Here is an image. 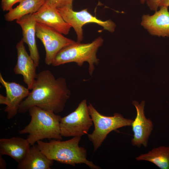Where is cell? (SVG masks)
<instances>
[{"label":"cell","instance_id":"cell-1","mask_svg":"<svg viewBox=\"0 0 169 169\" xmlns=\"http://www.w3.org/2000/svg\"><path fill=\"white\" fill-rule=\"evenodd\" d=\"M32 90L20 104L19 113H24L31 107L37 106L55 114L59 113L63 110L70 95L65 79L62 77L56 79L48 69L37 74Z\"/></svg>","mask_w":169,"mask_h":169},{"label":"cell","instance_id":"cell-2","mask_svg":"<svg viewBox=\"0 0 169 169\" xmlns=\"http://www.w3.org/2000/svg\"><path fill=\"white\" fill-rule=\"evenodd\" d=\"M81 138V137H74L65 141L53 139L48 142L40 140L37 142V146L50 160L73 166L83 163L92 169H100L87 159L86 150L79 146Z\"/></svg>","mask_w":169,"mask_h":169},{"label":"cell","instance_id":"cell-3","mask_svg":"<svg viewBox=\"0 0 169 169\" xmlns=\"http://www.w3.org/2000/svg\"><path fill=\"white\" fill-rule=\"evenodd\" d=\"M28 111L31 116L30 122L19 132L21 134H28L27 139L31 145L44 139H62L60 115L37 106L31 107Z\"/></svg>","mask_w":169,"mask_h":169},{"label":"cell","instance_id":"cell-4","mask_svg":"<svg viewBox=\"0 0 169 169\" xmlns=\"http://www.w3.org/2000/svg\"><path fill=\"white\" fill-rule=\"evenodd\" d=\"M103 43V39L100 36L90 43L75 42L61 49L55 56L51 65L56 66L75 62L81 67L84 62H87L89 65V73L92 76L95 69V65L99 63L96 54Z\"/></svg>","mask_w":169,"mask_h":169},{"label":"cell","instance_id":"cell-5","mask_svg":"<svg viewBox=\"0 0 169 169\" xmlns=\"http://www.w3.org/2000/svg\"><path fill=\"white\" fill-rule=\"evenodd\" d=\"M89 111L94 124L92 132L88 135L89 140L93 146L94 152L101 145L107 135L111 131L123 127L131 126L133 120L124 118L118 113L109 116L100 114L90 104Z\"/></svg>","mask_w":169,"mask_h":169},{"label":"cell","instance_id":"cell-6","mask_svg":"<svg viewBox=\"0 0 169 169\" xmlns=\"http://www.w3.org/2000/svg\"><path fill=\"white\" fill-rule=\"evenodd\" d=\"M93 124L86 100H83L74 111L61 118V135L65 137H81L88 134Z\"/></svg>","mask_w":169,"mask_h":169},{"label":"cell","instance_id":"cell-7","mask_svg":"<svg viewBox=\"0 0 169 169\" xmlns=\"http://www.w3.org/2000/svg\"><path fill=\"white\" fill-rule=\"evenodd\" d=\"M65 21L70 24L75 31L77 42H81L83 38L82 27L90 23H96L102 27L104 29L113 33L116 27L115 23L111 20L102 21L92 15L87 8L79 11L73 8H64L58 9Z\"/></svg>","mask_w":169,"mask_h":169},{"label":"cell","instance_id":"cell-8","mask_svg":"<svg viewBox=\"0 0 169 169\" xmlns=\"http://www.w3.org/2000/svg\"><path fill=\"white\" fill-rule=\"evenodd\" d=\"M36 35L44 46L45 62L48 65L52 64L55 56L61 49L75 42L55 30L37 22Z\"/></svg>","mask_w":169,"mask_h":169},{"label":"cell","instance_id":"cell-9","mask_svg":"<svg viewBox=\"0 0 169 169\" xmlns=\"http://www.w3.org/2000/svg\"><path fill=\"white\" fill-rule=\"evenodd\" d=\"M0 82L5 88L6 96L0 94V104L6 105L4 111L7 113V117L10 119L16 115L23 99L30 92L28 88L14 82L6 81L0 73Z\"/></svg>","mask_w":169,"mask_h":169},{"label":"cell","instance_id":"cell-10","mask_svg":"<svg viewBox=\"0 0 169 169\" xmlns=\"http://www.w3.org/2000/svg\"><path fill=\"white\" fill-rule=\"evenodd\" d=\"M136 111V115L131 126L133 132V137L131 140L132 145L138 147L143 145L147 146L148 138L153 130L152 122L147 118L144 114L145 102L142 101L139 104L136 101H133Z\"/></svg>","mask_w":169,"mask_h":169},{"label":"cell","instance_id":"cell-11","mask_svg":"<svg viewBox=\"0 0 169 169\" xmlns=\"http://www.w3.org/2000/svg\"><path fill=\"white\" fill-rule=\"evenodd\" d=\"M33 14L37 23L52 28L62 34H68L72 28L64 20L58 8L48 0Z\"/></svg>","mask_w":169,"mask_h":169},{"label":"cell","instance_id":"cell-12","mask_svg":"<svg viewBox=\"0 0 169 169\" xmlns=\"http://www.w3.org/2000/svg\"><path fill=\"white\" fill-rule=\"evenodd\" d=\"M24 43L22 39L16 44L17 61L13 71L16 74L23 76V82L31 90L36 79L37 67L26 51Z\"/></svg>","mask_w":169,"mask_h":169},{"label":"cell","instance_id":"cell-13","mask_svg":"<svg viewBox=\"0 0 169 169\" xmlns=\"http://www.w3.org/2000/svg\"><path fill=\"white\" fill-rule=\"evenodd\" d=\"M152 15L144 14L141 25L153 35L169 37V11L167 7H160Z\"/></svg>","mask_w":169,"mask_h":169},{"label":"cell","instance_id":"cell-14","mask_svg":"<svg viewBox=\"0 0 169 169\" xmlns=\"http://www.w3.org/2000/svg\"><path fill=\"white\" fill-rule=\"evenodd\" d=\"M16 23L22 28V39L28 46L29 55L38 67L40 57L35 39L37 22L33 14H27L17 20Z\"/></svg>","mask_w":169,"mask_h":169},{"label":"cell","instance_id":"cell-15","mask_svg":"<svg viewBox=\"0 0 169 169\" xmlns=\"http://www.w3.org/2000/svg\"><path fill=\"white\" fill-rule=\"evenodd\" d=\"M31 145L27 139L12 137L0 139V154L10 156L18 163L23 160Z\"/></svg>","mask_w":169,"mask_h":169},{"label":"cell","instance_id":"cell-16","mask_svg":"<svg viewBox=\"0 0 169 169\" xmlns=\"http://www.w3.org/2000/svg\"><path fill=\"white\" fill-rule=\"evenodd\" d=\"M54 161L49 159L37 145L30 147L23 160L18 163V169H50Z\"/></svg>","mask_w":169,"mask_h":169},{"label":"cell","instance_id":"cell-17","mask_svg":"<svg viewBox=\"0 0 169 169\" xmlns=\"http://www.w3.org/2000/svg\"><path fill=\"white\" fill-rule=\"evenodd\" d=\"M47 0H22L16 7L4 15L5 20L12 22L29 14L37 12Z\"/></svg>","mask_w":169,"mask_h":169},{"label":"cell","instance_id":"cell-18","mask_svg":"<svg viewBox=\"0 0 169 169\" xmlns=\"http://www.w3.org/2000/svg\"><path fill=\"white\" fill-rule=\"evenodd\" d=\"M136 159L150 162L161 169H169V147L154 148L147 153L141 154Z\"/></svg>","mask_w":169,"mask_h":169},{"label":"cell","instance_id":"cell-19","mask_svg":"<svg viewBox=\"0 0 169 169\" xmlns=\"http://www.w3.org/2000/svg\"><path fill=\"white\" fill-rule=\"evenodd\" d=\"M57 8H73L74 0H48Z\"/></svg>","mask_w":169,"mask_h":169},{"label":"cell","instance_id":"cell-20","mask_svg":"<svg viewBox=\"0 0 169 169\" xmlns=\"http://www.w3.org/2000/svg\"><path fill=\"white\" fill-rule=\"evenodd\" d=\"M22 0H1V8L4 11L12 10L13 5L18 3H20Z\"/></svg>","mask_w":169,"mask_h":169},{"label":"cell","instance_id":"cell-21","mask_svg":"<svg viewBox=\"0 0 169 169\" xmlns=\"http://www.w3.org/2000/svg\"><path fill=\"white\" fill-rule=\"evenodd\" d=\"M161 0H146V4L150 10L157 11Z\"/></svg>","mask_w":169,"mask_h":169},{"label":"cell","instance_id":"cell-22","mask_svg":"<svg viewBox=\"0 0 169 169\" xmlns=\"http://www.w3.org/2000/svg\"><path fill=\"white\" fill-rule=\"evenodd\" d=\"M2 156L0 154V169H5L6 168V163Z\"/></svg>","mask_w":169,"mask_h":169},{"label":"cell","instance_id":"cell-23","mask_svg":"<svg viewBox=\"0 0 169 169\" xmlns=\"http://www.w3.org/2000/svg\"><path fill=\"white\" fill-rule=\"evenodd\" d=\"M162 6L168 8L169 6V0H161L159 4V7Z\"/></svg>","mask_w":169,"mask_h":169},{"label":"cell","instance_id":"cell-24","mask_svg":"<svg viewBox=\"0 0 169 169\" xmlns=\"http://www.w3.org/2000/svg\"><path fill=\"white\" fill-rule=\"evenodd\" d=\"M146 1V0H140V2L141 4L144 3Z\"/></svg>","mask_w":169,"mask_h":169}]
</instances>
